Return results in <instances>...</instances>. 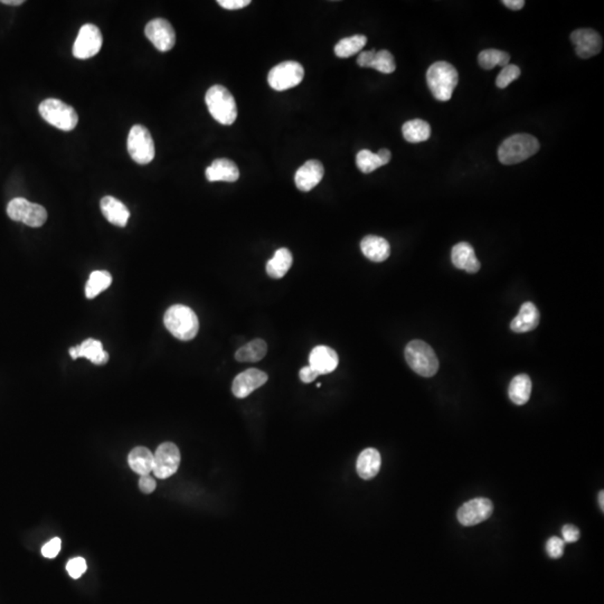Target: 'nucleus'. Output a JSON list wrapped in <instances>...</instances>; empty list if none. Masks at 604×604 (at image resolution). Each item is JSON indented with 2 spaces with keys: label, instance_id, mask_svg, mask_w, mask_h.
<instances>
[{
  "label": "nucleus",
  "instance_id": "1",
  "mask_svg": "<svg viewBox=\"0 0 604 604\" xmlns=\"http://www.w3.org/2000/svg\"><path fill=\"white\" fill-rule=\"evenodd\" d=\"M426 81L433 97L441 102H447L458 85V72L448 62H437L426 72Z\"/></svg>",
  "mask_w": 604,
  "mask_h": 604
},
{
  "label": "nucleus",
  "instance_id": "2",
  "mask_svg": "<svg viewBox=\"0 0 604 604\" xmlns=\"http://www.w3.org/2000/svg\"><path fill=\"white\" fill-rule=\"evenodd\" d=\"M164 322L167 330L179 340H192L199 333V318L190 306L184 304L170 306L165 313Z\"/></svg>",
  "mask_w": 604,
  "mask_h": 604
},
{
  "label": "nucleus",
  "instance_id": "3",
  "mask_svg": "<svg viewBox=\"0 0 604 604\" xmlns=\"http://www.w3.org/2000/svg\"><path fill=\"white\" fill-rule=\"evenodd\" d=\"M540 150V143L531 134H518L507 138L498 149V159L504 165L520 164Z\"/></svg>",
  "mask_w": 604,
  "mask_h": 604
},
{
  "label": "nucleus",
  "instance_id": "4",
  "mask_svg": "<svg viewBox=\"0 0 604 604\" xmlns=\"http://www.w3.org/2000/svg\"><path fill=\"white\" fill-rule=\"evenodd\" d=\"M210 116L224 126H231L237 118V107L231 92L223 85H213L205 95Z\"/></svg>",
  "mask_w": 604,
  "mask_h": 604
},
{
  "label": "nucleus",
  "instance_id": "5",
  "mask_svg": "<svg viewBox=\"0 0 604 604\" xmlns=\"http://www.w3.org/2000/svg\"><path fill=\"white\" fill-rule=\"evenodd\" d=\"M404 355L410 367L421 376L432 377L439 371L438 357L432 347L422 340L410 342Z\"/></svg>",
  "mask_w": 604,
  "mask_h": 604
},
{
  "label": "nucleus",
  "instance_id": "6",
  "mask_svg": "<svg viewBox=\"0 0 604 604\" xmlns=\"http://www.w3.org/2000/svg\"><path fill=\"white\" fill-rule=\"evenodd\" d=\"M42 118L62 131H72L79 122L75 109L61 100L47 99L38 107Z\"/></svg>",
  "mask_w": 604,
  "mask_h": 604
},
{
  "label": "nucleus",
  "instance_id": "7",
  "mask_svg": "<svg viewBox=\"0 0 604 604\" xmlns=\"http://www.w3.org/2000/svg\"><path fill=\"white\" fill-rule=\"evenodd\" d=\"M7 214L12 221L24 223L30 228H41L47 219L45 208L21 197L9 201Z\"/></svg>",
  "mask_w": 604,
  "mask_h": 604
},
{
  "label": "nucleus",
  "instance_id": "8",
  "mask_svg": "<svg viewBox=\"0 0 604 604\" xmlns=\"http://www.w3.org/2000/svg\"><path fill=\"white\" fill-rule=\"evenodd\" d=\"M128 152L137 164L148 165L155 158V143L146 127L136 125L129 132Z\"/></svg>",
  "mask_w": 604,
  "mask_h": 604
},
{
  "label": "nucleus",
  "instance_id": "9",
  "mask_svg": "<svg viewBox=\"0 0 604 604\" xmlns=\"http://www.w3.org/2000/svg\"><path fill=\"white\" fill-rule=\"evenodd\" d=\"M304 70L298 62H282L277 66L272 67L268 72V85L275 91H286L295 88L304 80Z\"/></svg>",
  "mask_w": 604,
  "mask_h": 604
},
{
  "label": "nucleus",
  "instance_id": "10",
  "mask_svg": "<svg viewBox=\"0 0 604 604\" xmlns=\"http://www.w3.org/2000/svg\"><path fill=\"white\" fill-rule=\"evenodd\" d=\"M102 44V34L99 28L93 24H85L74 42L73 55L79 60L90 59L97 55Z\"/></svg>",
  "mask_w": 604,
  "mask_h": 604
},
{
  "label": "nucleus",
  "instance_id": "11",
  "mask_svg": "<svg viewBox=\"0 0 604 604\" xmlns=\"http://www.w3.org/2000/svg\"><path fill=\"white\" fill-rule=\"evenodd\" d=\"M181 464V452L176 444L165 442L158 447L154 455L152 473L157 478L167 479L177 473Z\"/></svg>",
  "mask_w": 604,
  "mask_h": 604
},
{
  "label": "nucleus",
  "instance_id": "12",
  "mask_svg": "<svg viewBox=\"0 0 604 604\" xmlns=\"http://www.w3.org/2000/svg\"><path fill=\"white\" fill-rule=\"evenodd\" d=\"M147 38L152 42V45L161 52H168L176 44L175 30L172 28L170 21L163 18H157L147 24L145 28Z\"/></svg>",
  "mask_w": 604,
  "mask_h": 604
},
{
  "label": "nucleus",
  "instance_id": "13",
  "mask_svg": "<svg viewBox=\"0 0 604 604\" xmlns=\"http://www.w3.org/2000/svg\"><path fill=\"white\" fill-rule=\"evenodd\" d=\"M493 505L487 498H475L460 507L458 520L464 526L478 525L493 515Z\"/></svg>",
  "mask_w": 604,
  "mask_h": 604
},
{
  "label": "nucleus",
  "instance_id": "14",
  "mask_svg": "<svg viewBox=\"0 0 604 604\" xmlns=\"http://www.w3.org/2000/svg\"><path fill=\"white\" fill-rule=\"evenodd\" d=\"M571 41L575 45V52L581 59H591L598 55L603 45L600 34L589 28L574 30L571 35Z\"/></svg>",
  "mask_w": 604,
  "mask_h": 604
},
{
  "label": "nucleus",
  "instance_id": "15",
  "mask_svg": "<svg viewBox=\"0 0 604 604\" xmlns=\"http://www.w3.org/2000/svg\"><path fill=\"white\" fill-rule=\"evenodd\" d=\"M266 382H268L266 373L257 368H250L239 373L234 378L232 392L234 396H237V399H246L255 390L264 385Z\"/></svg>",
  "mask_w": 604,
  "mask_h": 604
},
{
  "label": "nucleus",
  "instance_id": "16",
  "mask_svg": "<svg viewBox=\"0 0 604 604\" xmlns=\"http://www.w3.org/2000/svg\"><path fill=\"white\" fill-rule=\"evenodd\" d=\"M324 174V166L320 161H308L295 172V186L304 193L310 192L322 181Z\"/></svg>",
  "mask_w": 604,
  "mask_h": 604
},
{
  "label": "nucleus",
  "instance_id": "17",
  "mask_svg": "<svg viewBox=\"0 0 604 604\" xmlns=\"http://www.w3.org/2000/svg\"><path fill=\"white\" fill-rule=\"evenodd\" d=\"M72 359L86 358L95 365H104L109 360V354L103 349L102 342L97 339H85L82 344L71 348Z\"/></svg>",
  "mask_w": 604,
  "mask_h": 604
},
{
  "label": "nucleus",
  "instance_id": "18",
  "mask_svg": "<svg viewBox=\"0 0 604 604\" xmlns=\"http://www.w3.org/2000/svg\"><path fill=\"white\" fill-rule=\"evenodd\" d=\"M338 355L333 348L328 346H317L310 353L309 366L319 373V375L333 373L338 366Z\"/></svg>",
  "mask_w": 604,
  "mask_h": 604
},
{
  "label": "nucleus",
  "instance_id": "19",
  "mask_svg": "<svg viewBox=\"0 0 604 604\" xmlns=\"http://www.w3.org/2000/svg\"><path fill=\"white\" fill-rule=\"evenodd\" d=\"M100 206L103 217L108 219V222L119 228H125L128 224L130 212L122 201L114 199L112 196H105L101 199Z\"/></svg>",
  "mask_w": 604,
  "mask_h": 604
},
{
  "label": "nucleus",
  "instance_id": "20",
  "mask_svg": "<svg viewBox=\"0 0 604 604\" xmlns=\"http://www.w3.org/2000/svg\"><path fill=\"white\" fill-rule=\"evenodd\" d=\"M451 260L455 268L464 270L468 273H477L480 270V262L477 259L475 250L469 243H458L457 246H453Z\"/></svg>",
  "mask_w": 604,
  "mask_h": 604
},
{
  "label": "nucleus",
  "instance_id": "21",
  "mask_svg": "<svg viewBox=\"0 0 604 604\" xmlns=\"http://www.w3.org/2000/svg\"><path fill=\"white\" fill-rule=\"evenodd\" d=\"M205 175H206L208 181H212V183L214 181L234 183L239 179V170L233 161L221 158V159L214 161L212 165L208 167Z\"/></svg>",
  "mask_w": 604,
  "mask_h": 604
},
{
  "label": "nucleus",
  "instance_id": "22",
  "mask_svg": "<svg viewBox=\"0 0 604 604\" xmlns=\"http://www.w3.org/2000/svg\"><path fill=\"white\" fill-rule=\"evenodd\" d=\"M540 324V313L533 302H525L520 306V313L513 319L511 328L515 333H527L537 328Z\"/></svg>",
  "mask_w": 604,
  "mask_h": 604
},
{
  "label": "nucleus",
  "instance_id": "23",
  "mask_svg": "<svg viewBox=\"0 0 604 604\" xmlns=\"http://www.w3.org/2000/svg\"><path fill=\"white\" fill-rule=\"evenodd\" d=\"M360 250L368 260L377 263L387 260L391 254L390 243L385 239L375 235L364 237L360 242Z\"/></svg>",
  "mask_w": 604,
  "mask_h": 604
},
{
  "label": "nucleus",
  "instance_id": "24",
  "mask_svg": "<svg viewBox=\"0 0 604 604\" xmlns=\"http://www.w3.org/2000/svg\"><path fill=\"white\" fill-rule=\"evenodd\" d=\"M382 458L376 449L368 448L364 450L357 459V473L364 480H371L380 473Z\"/></svg>",
  "mask_w": 604,
  "mask_h": 604
},
{
  "label": "nucleus",
  "instance_id": "25",
  "mask_svg": "<svg viewBox=\"0 0 604 604\" xmlns=\"http://www.w3.org/2000/svg\"><path fill=\"white\" fill-rule=\"evenodd\" d=\"M291 252L286 248H281L275 252L271 260L266 263V273L273 279H281L288 273L292 266Z\"/></svg>",
  "mask_w": 604,
  "mask_h": 604
},
{
  "label": "nucleus",
  "instance_id": "26",
  "mask_svg": "<svg viewBox=\"0 0 604 604\" xmlns=\"http://www.w3.org/2000/svg\"><path fill=\"white\" fill-rule=\"evenodd\" d=\"M128 462L134 473L140 476H146L152 473L154 469V455L147 448H134L131 452L129 453Z\"/></svg>",
  "mask_w": 604,
  "mask_h": 604
},
{
  "label": "nucleus",
  "instance_id": "27",
  "mask_svg": "<svg viewBox=\"0 0 604 604\" xmlns=\"http://www.w3.org/2000/svg\"><path fill=\"white\" fill-rule=\"evenodd\" d=\"M531 393V377L527 374H520L511 380L508 394L515 404L524 405L529 402Z\"/></svg>",
  "mask_w": 604,
  "mask_h": 604
},
{
  "label": "nucleus",
  "instance_id": "28",
  "mask_svg": "<svg viewBox=\"0 0 604 604\" xmlns=\"http://www.w3.org/2000/svg\"><path fill=\"white\" fill-rule=\"evenodd\" d=\"M403 136L412 143H423L431 137V127L424 120H410L402 127Z\"/></svg>",
  "mask_w": 604,
  "mask_h": 604
},
{
  "label": "nucleus",
  "instance_id": "29",
  "mask_svg": "<svg viewBox=\"0 0 604 604\" xmlns=\"http://www.w3.org/2000/svg\"><path fill=\"white\" fill-rule=\"evenodd\" d=\"M268 346L263 339H254L244 345L235 353V359L239 363H255L264 358Z\"/></svg>",
  "mask_w": 604,
  "mask_h": 604
},
{
  "label": "nucleus",
  "instance_id": "30",
  "mask_svg": "<svg viewBox=\"0 0 604 604\" xmlns=\"http://www.w3.org/2000/svg\"><path fill=\"white\" fill-rule=\"evenodd\" d=\"M366 43L367 37L364 35L342 38L335 46V54L340 59H348L360 52L365 47Z\"/></svg>",
  "mask_w": 604,
  "mask_h": 604
},
{
  "label": "nucleus",
  "instance_id": "31",
  "mask_svg": "<svg viewBox=\"0 0 604 604\" xmlns=\"http://www.w3.org/2000/svg\"><path fill=\"white\" fill-rule=\"evenodd\" d=\"M111 284L112 277L108 271L92 272L89 277L88 284L85 286L86 298H95L101 292L108 289Z\"/></svg>",
  "mask_w": 604,
  "mask_h": 604
},
{
  "label": "nucleus",
  "instance_id": "32",
  "mask_svg": "<svg viewBox=\"0 0 604 604\" xmlns=\"http://www.w3.org/2000/svg\"><path fill=\"white\" fill-rule=\"evenodd\" d=\"M509 61H511V55L500 50L482 51L478 56L479 65L485 70H491L497 65L505 67L506 65L509 64Z\"/></svg>",
  "mask_w": 604,
  "mask_h": 604
},
{
  "label": "nucleus",
  "instance_id": "33",
  "mask_svg": "<svg viewBox=\"0 0 604 604\" xmlns=\"http://www.w3.org/2000/svg\"><path fill=\"white\" fill-rule=\"evenodd\" d=\"M356 165L358 170L364 174H371L374 170H378L383 166L377 154H374L371 150L367 149L360 150L357 154Z\"/></svg>",
  "mask_w": 604,
  "mask_h": 604
},
{
  "label": "nucleus",
  "instance_id": "34",
  "mask_svg": "<svg viewBox=\"0 0 604 604\" xmlns=\"http://www.w3.org/2000/svg\"><path fill=\"white\" fill-rule=\"evenodd\" d=\"M371 68L378 71L381 73H393V72L396 70L394 56L392 55L391 53L386 50L376 52L375 57H374L373 63H372Z\"/></svg>",
  "mask_w": 604,
  "mask_h": 604
},
{
  "label": "nucleus",
  "instance_id": "35",
  "mask_svg": "<svg viewBox=\"0 0 604 604\" xmlns=\"http://www.w3.org/2000/svg\"><path fill=\"white\" fill-rule=\"evenodd\" d=\"M520 76V68L514 64H508L502 67L500 75L497 76L496 84L500 89L507 88L511 82Z\"/></svg>",
  "mask_w": 604,
  "mask_h": 604
},
{
  "label": "nucleus",
  "instance_id": "36",
  "mask_svg": "<svg viewBox=\"0 0 604 604\" xmlns=\"http://www.w3.org/2000/svg\"><path fill=\"white\" fill-rule=\"evenodd\" d=\"M565 543L560 537L553 536L546 543V551L552 558H560L563 556Z\"/></svg>",
  "mask_w": 604,
  "mask_h": 604
},
{
  "label": "nucleus",
  "instance_id": "37",
  "mask_svg": "<svg viewBox=\"0 0 604 604\" xmlns=\"http://www.w3.org/2000/svg\"><path fill=\"white\" fill-rule=\"evenodd\" d=\"M86 562L84 558H75L67 563L66 569L68 574L72 578H80L82 576L83 573L86 571Z\"/></svg>",
  "mask_w": 604,
  "mask_h": 604
},
{
  "label": "nucleus",
  "instance_id": "38",
  "mask_svg": "<svg viewBox=\"0 0 604 604\" xmlns=\"http://www.w3.org/2000/svg\"><path fill=\"white\" fill-rule=\"evenodd\" d=\"M60 551H61V540L59 537L53 538L50 542H47L43 549H42V554L46 558H54L57 556Z\"/></svg>",
  "mask_w": 604,
  "mask_h": 604
},
{
  "label": "nucleus",
  "instance_id": "39",
  "mask_svg": "<svg viewBox=\"0 0 604 604\" xmlns=\"http://www.w3.org/2000/svg\"><path fill=\"white\" fill-rule=\"evenodd\" d=\"M562 536L564 543H575L580 540L581 533L578 531V527L574 525H565L562 529Z\"/></svg>",
  "mask_w": 604,
  "mask_h": 604
},
{
  "label": "nucleus",
  "instance_id": "40",
  "mask_svg": "<svg viewBox=\"0 0 604 604\" xmlns=\"http://www.w3.org/2000/svg\"><path fill=\"white\" fill-rule=\"evenodd\" d=\"M217 3L219 6L228 9V10H237V9L248 6L251 1L250 0H219Z\"/></svg>",
  "mask_w": 604,
  "mask_h": 604
},
{
  "label": "nucleus",
  "instance_id": "41",
  "mask_svg": "<svg viewBox=\"0 0 604 604\" xmlns=\"http://www.w3.org/2000/svg\"><path fill=\"white\" fill-rule=\"evenodd\" d=\"M139 487L143 493H152L155 491L156 482L149 475L141 476L140 480H139Z\"/></svg>",
  "mask_w": 604,
  "mask_h": 604
},
{
  "label": "nucleus",
  "instance_id": "42",
  "mask_svg": "<svg viewBox=\"0 0 604 604\" xmlns=\"http://www.w3.org/2000/svg\"><path fill=\"white\" fill-rule=\"evenodd\" d=\"M375 54H376V51L375 50L365 51V52L360 53L358 55V59H357V64L360 67H371L374 57H375Z\"/></svg>",
  "mask_w": 604,
  "mask_h": 604
},
{
  "label": "nucleus",
  "instance_id": "43",
  "mask_svg": "<svg viewBox=\"0 0 604 604\" xmlns=\"http://www.w3.org/2000/svg\"><path fill=\"white\" fill-rule=\"evenodd\" d=\"M299 376L302 382L309 384L319 376V373H317L311 366H306V367L301 368Z\"/></svg>",
  "mask_w": 604,
  "mask_h": 604
},
{
  "label": "nucleus",
  "instance_id": "44",
  "mask_svg": "<svg viewBox=\"0 0 604 604\" xmlns=\"http://www.w3.org/2000/svg\"><path fill=\"white\" fill-rule=\"evenodd\" d=\"M502 5H505L506 7L513 9V10H520L525 6V1L524 0H504Z\"/></svg>",
  "mask_w": 604,
  "mask_h": 604
},
{
  "label": "nucleus",
  "instance_id": "45",
  "mask_svg": "<svg viewBox=\"0 0 604 604\" xmlns=\"http://www.w3.org/2000/svg\"><path fill=\"white\" fill-rule=\"evenodd\" d=\"M377 156L380 158L381 163H382L383 166H385L387 165L390 161H391L392 154L391 152L388 149H381L380 152H377Z\"/></svg>",
  "mask_w": 604,
  "mask_h": 604
},
{
  "label": "nucleus",
  "instance_id": "46",
  "mask_svg": "<svg viewBox=\"0 0 604 604\" xmlns=\"http://www.w3.org/2000/svg\"><path fill=\"white\" fill-rule=\"evenodd\" d=\"M0 3L8 5V6H19V5H23L25 1L24 0H1Z\"/></svg>",
  "mask_w": 604,
  "mask_h": 604
},
{
  "label": "nucleus",
  "instance_id": "47",
  "mask_svg": "<svg viewBox=\"0 0 604 604\" xmlns=\"http://www.w3.org/2000/svg\"><path fill=\"white\" fill-rule=\"evenodd\" d=\"M598 504H600V507H601L602 511H604V493L601 491V493H598Z\"/></svg>",
  "mask_w": 604,
  "mask_h": 604
}]
</instances>
